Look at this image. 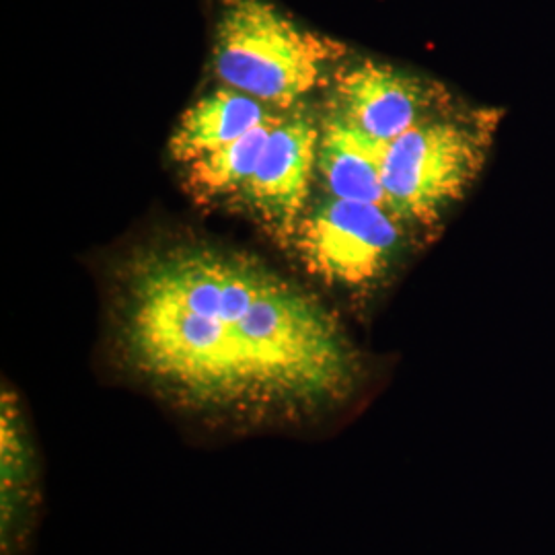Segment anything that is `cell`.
Returning a JSON list of instances; mask_svg holds the SVG:
<instances>
[{
    "mask_svg": "<svg viewBox=\"0 0 555 555\" xmlns=\"http://www.w3.org/2000/svg\"><path fill=\"white\" fill-rule=\"evenodd\" d=\"M284 112L278 118L222 146L215 153H208L196 160H190L183 167V188L198 204H229L237 199L245 183L258 169L259 159L270 139L272 128L276 126Z\"/></svg>",
    "mask_w": 555,
    "mask_h": 555,
    "instance_id": "cell-10",
    "label": "cell"
},
{
    "mask_svg": "<svg viewBox=\"0 0 555 555\" xmlns=\"http://www.w3.org/2000/svg\"><path fill=\"white\" fill-rule=\"evenodd\" d=\"M325 107L387 144L417 124L453 109L437 85L375 60L339 66Z\"/></svg>",
    "mask_w": 555,
    "mask_h": 555,
    "instance_id": "cell-6",
    "label": "cell"
},
{
    "mask_svg": "<svg viewBox=\"0 0 555 555\" xmlns=\"http://www.w3.org/2000/svg\"><path fill=\"white\" fill-rule=\"evenodd\" d=\"M109 319L132 377L181 412L237 428L334 416L369 378L357 341L315 293L198 238L124 259Z\"/></svg>",
    "mask_w": 555,
    "mask_h": 555,
    "instance_id": "cell-1",
    "label": "cell"
},
{
    "mask_svg": "<svg viewBox=\"0 0 555 555\" xmlns=\"http://www.w3.org/2000/svg\"><path fill=\"white\" fill-rule=\"evenodd\" d=\"M496 119L453 109L417 124L387 144V206L410 227H435L481 173Z\"/></svg>",
    "mask_w": 555,
    "mask_h": 555,
    "instance_id": "cell-3",
    "label": "cell"
},
{
    "mask_svg": "<svg viewBox=\"0 0 555 555\" xmlns=\"http://www.w3.org/2000/svg\"><path fill=\"white\" fill-rule=\"evenodd\" d=\"M403 227L385 206L323 194L309 206L286 249L327 286L371 291L393 268Z\"/></svg>",
    "mask_w": 555,
    "mask_h": 555,
    "instance_id": "cell-4",
    "label": "cell"
},
{
    "mask_svg": "<svg viewBox=\"0 0 555 555\" xmlns=\"http://www.w3.org/2000/svg\"><path fill=\"white\" fill-rule=\"evenodd\" d=\"M346 48L298 25L270 0L220 2L212 73L222 87L288 112L330 89Z\"/></svg>",
    "mask_w": 555,
    "mask_h": 555,
    "instance_id": "cell-2",
    "label": "cell"
},
{
    "mask_svg": "<svg viewBox=\"0 0 555 555\" xmlns=\"http://www.w3.org/2000/svg\"><path fill=\"white\" fill-rule=\"evenodd\" d=\"M40 461L17 397L2 393L0 410V520L2 554L13 555L38 511Z\"/></svg>",
    "mask_w": 555,
    "mask_h": 555,
    "instance_id": "cell-7",
    "label": "cell"
},
{
    "mask_svg": "<svg viewBox=\"0 0 555 555\" xmlns=\"http://www.w3.org/2000/svg\"><path fill=\"white\" fill-rule=\"evenodd\" d=\"M387 142H378L332 109L321 114L318 183L327 196L387 206L383 160Z\"/></svg>",
    "mask_w": 555,
    "mask_h": 555,
    "instance_id": "cell-8",
    "label": "cell"
},
{
    "mask_svg": "<svg viewBox=\"0 0 555 555\" xmlns=\"http://www.w3.org/2000/svg\"><path fill=\"white\" fill-rule=\"evenodd\" d=\"M280 114L241 91L220 87L219 91L196 101L179 119L169 140L171 160L185 165L215 153Z\"/></svg>",
    "mask_w": 555,
    "mask_h": 555,
    "instance_id": "cell-9",
    "label": "cell"
},
{
    "mask_svg": "<svg viewBox=\"0 0 555 555\" xmlns=\"http://www.w3.org/2000/svg\"><path fill=\"white\" fill-rule=\"evenodd\" d=\"M321 112L309 103L284 112L270 132L256 173L245 183L233 206L286 247L311 206L318 181Z\"/></svg>",
    "mask_w": 555,
    "mask_h": 555,
    "instance_id": "cell-5",
    "label": "cell"
}]
</instances>
